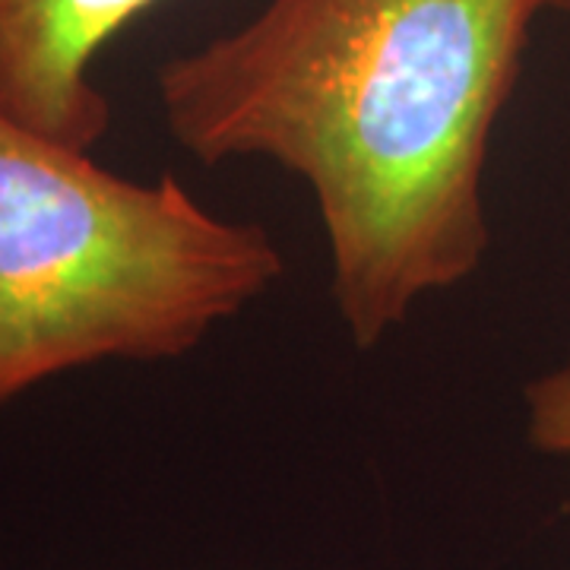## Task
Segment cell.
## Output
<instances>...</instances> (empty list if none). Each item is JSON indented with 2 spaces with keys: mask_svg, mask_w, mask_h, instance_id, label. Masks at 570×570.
<instances>
[{
  "mask_svg": "<svg viewBox=\"0 0 570 570\" xmlns=\"http://www.w3.org/2000/svg\"><path fill=\"white\" fill-rule=\"evenodd\" d=\"M546 0H266L156 73L194 159H266L311 187L352 343H384L491 245V134Z\"/></svg>",
  "mask_w": 570,
  "mask_h": 570,
  "instance_id": "6da1fadb",
  "label": "cell"
},
{
  "mask_svg": "<svg viewBox=\"0 0 570 570\" xmlns=\"http://www.w3.org/2000/svg\"><path fill=\"white\" fill-rule=\"evenodd\" d=\"M283 273L264 225L0 111V406L77 367L181 358Z\"/></svg>",
  "mask_w": 570,
  "mask_h": 570,
  "instance_id": "7a4b0ae2",
  "label": "cell"
},
{
  "mask_svg": "<svg viewBox=\"0 0 570 570\" xmlns=\"http://www.w3.org/2000/svg\"><path fill=\"white\" fill-rule=\"evenodd\" d=\"M156 0H0V111L51 140L92 149L111 105L89 70Z\"/></svg>",
  "mask_w": 570,
  "mask_h": 570,
  "instance_id": "3957f363",
  "label": "cell"
},
{
  "mask_svg": "<svg viewBox=\"0 0 570 570\" xmlns=\"http://www.w3.org/2000/svg\"><path fill=\"white\" fill-rule=\"evenodd\" d=\"M523 403L532 448L549 456H570V365L535 377Z\"/></svg>",
  "mask_w": 570,
  "mask_h": 570,
  "instance_id": "277c9868",
  "label": "cell"
},
{
  "mask_svg": "<svg viewBox=\"0 0 570 570\" xmlns=\"http://www.w3.org/2000/svg\"><path fill=\"white\" fill-rule=\"evenodd\" d=\"M549 3V10H554V13H568L570 17V0H546Z\"/></svg>",
  "mask_w": 570,
  "mask_h": 570,
  "instance_id": "5b68a950",
  "label": "cell"
}]
</instances>
